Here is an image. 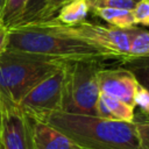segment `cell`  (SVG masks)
<instances>
[{
    "mask_svg": "<svg viewBox=\"0 0 149 149\" xmlns=\"http://www.w3.org/2000/svg\"><path fill=\"white\" fill-rule=\"evenodd\" d=\"M6 50L59 61L99 59L120 62L116 55L61 31L54 17L9 27Z\"/></svg>",
    "mask_w": 149,
    "mask_h": 149,
    "instance_id": "cell-1",
    "label": "cell"
},
{
    "mask_svg": "<svg viewBox=\"0 0 149 149\" xmlns=\"http://www.w3.org/2000/svg\"><path fill=\"white\" fill-rule=\"evenodd\" d=\"M56 128L80 149H137L139 135L135 121L126 122L97 115L64 111L50 112L36 118Z\"/></svg>",
    "mask_w": 149,
    "mask_h": 149,
    "instance_id": "cell-2",
    "label": "cell"
},
{
    "mask_svg": "<svg viewBox=\"0 0 149 149\" xmlns=\"http://www.w3.org/2000/svg\"><path fill=\"white\" fill-rule=\"evenodd\" d=\"M64 62L5 50L0 55V99L17 105L34 86L59 70Z\"/></svg>",
    "mask_w": 149,
    "mask_h": 149,
    "instance_id": "cell-3",
    "label": "cell"
},
{
    "mask_svg": "<svg viewBox=\"0 0 149 149\" xmlns=\"http://www.w3.org/2000/svg\"><path fill=\"white\" fill-rule=\"evenodd\" d=\"M105 65V62L99 59L64 62L62 111L95 115V106L100 95L98 74Z\"/></svg>",
    "mask_w": 149,
    "mask_h": 149,
    "instance_id": "cell-4",
    "label": "cell"
},
{
    "mask_svg": "<svg viewBox=\"0 0 149 149\" xmlns=\"http://www.w3.org/2000/svg\"><path fill=\"white\" fill-rule=\"evenodd\" d=\"M54 20L61 31L116 55L120 63L127 58L130 37L137 27L135 26L130 29H120L109 24H99L87 20L74 24H64L55 17Z\"/></svg>",
    "mask_w": 149,
    "mask_h": 149,
    "instance_id": "cell-5",
    "label": "cell"
},
{
    "mask_svg": "<svg viewBox=\"0 0 149 149\" xmlns=\"http://www.w3.org/2000/svg\"><path fill=\"white\" fill-rule=\"evenodd\" d=\"M63 66L34 86L17 104L31 119L50 112L62 111L63 104Z\"/></svg>",
    "mask_w": 149,
    "mask_h": 149,
    "instance_id": "cell-6",
    "label": "cell"
},
{
    "mask_svg": "<svg viewBox=\"0 0 149 149\" xmlns=\"http://www.w3.org/2000/svg\"><path fill=\"white\" fill-rule=\"evenodd\" d=\"M0 142L3 149H34L33 121L17 105L0 99Z\"/></svg>",
    "mask_w": 149,
    "mask_h": 149,
    "instance_id": "cell-7",
    "label": "cell"
},
{
    "mask_svg": "<svg viewBox=\"0 0 149 149\" xmlns=\"http://www.w3.org/2000/svg\"><path fill=\"white\" fill-rule=\"evenodd\" d=\"M99 90L101 94L119 99L135 107L134 95L139 83L134 74L125 66H108L100 69L98 74Z\"/></svg>",
    "mask_w": 149,
    "mask_h": 149,
    "instance_id": "cell-8",
    "label": "cell"
},
{
    "mask_svg": "<svg viewBox=\"0 0 149 149\" xmlns=\"http://www.w3.org/2000/svg\"><path fill=\"white\" fill-rule=\"evenodd\" d=\"M34 149H80L68 136L50 125L31 119Z\"/></svg>",
    "mask_w": 149,
    "mask_h": 149,
    "instance_id": "cell-9",
    "label": "cell"
},
{
    "mask_svg": "<svg viewBox=\"0 0 149 149\" xmlns=\"http://www.w3.org/2000/svg\"><path fill=\"white\" fill-rule=\"evenodd\" d=\"M134 108V106L127 102L100 93L95 106V115L105 119L132 122L135 119Z\"/></svg>",
    "mask_w": 149,
    "mask_h": 149,
    "instance_id": "cell-10",
    "label": "cell"
},
{
    "mask_svg": "<svg viewBox=\"0 0 149 149\" xmlns=\"http://www.w3.org/2000/svg\"><path fill=\"white\" fill-rule=\"evenodd\" d=\"M92 12L95 16L100 17L109 26L120 28V29H130L135 27V22L133 19V13L129 9L122 8H112V7H100L94 8Z\"/></svg>",
    "mask_w": 149,
    "mask_h": 149,
    "instance_id": "cell-11",
    "label": "cell"
},
{
    "mask_svg": "<svg viewBox=\"0 0 149 149\" xmlns=\"http://www.w3.org/2000/svg\"><path fill=\"white\" fill-rule=\"evenodd\" d=\"M90 7L86 0H70L65 2L54 16L64 24H74L86 20Z\"/></svg>",
    "mask_w": 149,
    "mask_h": 149,
    "instance_id": "cell-12",
    "label": "cell"
},
{
    "mask_svg": "<svg viewBox=\"0 0 149 149\" xmlns=\"http://www.w3.org/2000/svg\"><path fill=\"white\" fill-rule=\"evenodd\" d=\"M148 56H149V31L143 28L136 27L129 41L128 55L126 59L135 58V57H148Z\"/></svg>",
    "mask_w": 149,
    "mask_h": 149,
    "instance_id": "cell-13",
    "label": "cell"
},
{
    "mask_svg": "<svg viewBox=\"0 0 149 149\" xmlns=\"http://www.w3.org/2000/svg\"><path fill=\"white\" fill-rule=\"evenodd\" d=\"M120 64L128 69L134 74L137 83L149 91V56L129 58Z\"/></svg>",
    "mask_w": 149,
    "mask_h": 149,
    "instance_id": "cell-14",
    "label": "cell"
},
{
    "mask_svg": "<svg viewBox=\"0 0 149 149\" xmlns=\"http://www.w3.org/2000/svg\"><path fill=\"white\" fill-rule=\"evenodd\" d=\"M27 0H6L5 8L0 16L1 22L7 27H12L20 19Z\"/></svg>",
    "mask_w": 149,
    "mask_h": 149,
    "instance_id": "cell-15",
    "label": "cell"
},
{
    "mask_svg": "<svg viewBox=\"0 0 149 149\" xmlns=\"http://www.w3.org/2000/svg\"><path fill=\"white\" fill-rule=\"evenodd\" d=\"M90 7V10L100 7H112V8H122L132 10L140 0H86Z\"/></svg>",
    "mask_w": 149,
    "mask_h": 149,
    "instance_id": "cell-16",
    "label": "cell"
},
{
    "mask_svg": "<svg viewBox=\"0 0 149 149\" xmlns=\"http://www.w3.org/2000/svg\"><path fill=\"white\" fill-rule=\"evenodd\" d=\"M44 1L45 0H27V2L24 5V8L22 10V14H21L20 19L16 21L15 24L33 21L35 19V16L38 14V12L42 9V7L44 5ZM15 24H13V26H15Z\"/></svg>",
    "mask_w": 149,
    "mask_h": 149,
    "instance_id": "cell-17",
    "label": "cell"
},
{
    "mask_svg": "<svg viewBox=\"0 0 149 149\" xmlns=\"http://www.w3.org/2000/svg\"><path fill=\"white\" fill-rule=\"evenodd\" d=\"M132 13L136 26L149 27V0H140L132 9Z\"/></svg>",
    "mask_w": 149,
    "mask_h": 149,
    "instance_id": "cell-18",
    "label": "cell"
},
{
    "mask_svg": "<svg viewBox=\"0 0 149 149\" xmlns=\"http://www.w3.org/2000/svg\"><path fill=\"white\" fill-rule=\"evenodd\" d=\"M70 0H45L42 9L38 12V14L35 16L33 21H38V20H48L51 19L56 15L58 9ZM30 22V21H29Z\"/></svg>",
    "mask_w": 149,
    "mask_h": 149,
    "instance_id": "cell-19",
    "label": "cell"
},
{
    "mask_svg": "<svg viewBox=\"0 0 149 149\" xmlns=\"http://www.w3.org/2000/svg\"><path fill=\"white\" fill-rule=\"evenodd\" d=\"M134 105L140 108L141 114L144 116L143 119L149 120V91L140 84L134 95Z\"/></svg>",
    "mask_w": 149,
    "mask_h": 149,
    "instance_id": "cell-20",
    "label": "cell"
},
{
    "mask_svg": "<svg viewBox=\"0 0 149 149\" xmlns=\"http://www.w3.org/2000/svg\"><path fill=\"white\" fill-rule=\"evenodd\" d=\"M136 125V130L139 135V148L137 149H149V120L134 119Z\"/></svg>",
    "mask_w": 149,
    "mask_h": 149,
    "instance_id": "cell-21",
    "label": "cell"
},
{
    "mask_svg": "<svg viewBox=\"0 0 149 149\" xmlns=\"http://www.w3.org/2000/svg\"><path fill=\"white\" fill-rule=\"evenodd\" d=\"M7 35H8V28L1 22L0 20V55L6 50L7 45Z\"/></svg>",
    "mask_w": 149,
    "mask_h": 149,
    "instance_id": "cell-22",
    "label": "cell"
},
{
    "mask_svg": "<svg viewBox=\"0 0 149 149\" xmlns=\"http://www.w3.org/2000/svg\"><path fill=\"white\" fill-rule=\"evenodd\" d=\"M5 5H6V0H0V16L2 14V10L5 8Z\"/></svg>",
    "mask_w": 149,
    "mask_h": 149,
    "instance_id": "cell-23",
    "label": "cell"
},
{
    "mask_svg": "<svg viewBox=\"0 0 149 149\" xmlns=\"http://www.w3.org/2000/svg\"><path fill=\"white\" fill-rule=\"evenodd\" d=\"M0 149H3V147H2V144H1V142H0Z\"/></svg>",
    "mask_w": 149,
    "mask_h": 149,
    "instance_id": "cell-24",
    "label": "cell"
}]
</instances>
